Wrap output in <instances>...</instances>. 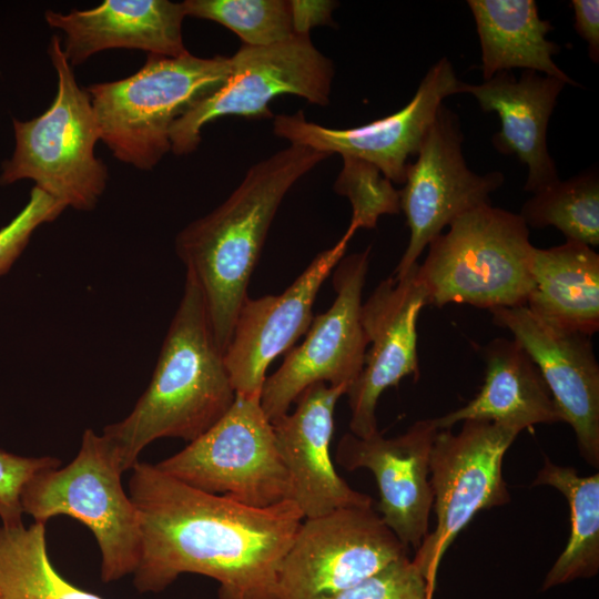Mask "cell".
Segmentation results:
<instances>
[{
    "instance_id": "obj_1",
    "label": "cell",
    "mask_w": 599,
    "mask_h": 599,
    "mask_svg": "<svg viewBox=\"0 0 599 599\" xmlns=\"http://www.w3.org/2000/svg\"><path fill=\"white\" fill-rule=\"evenodd\" d=\"M131 470L142 540L132 573L139 592H160L180 575L197 573L219 583V599H278L280 566L304 519L294 501L254 508L149 463Z\"/></svg>"
},
{
    "instance_id": "obj_2",
    "label": "cell",
    "mask_w": 599,
    "mask_h": 599,
    "mask_svg": "<svg viewBox=\"0 0 599 599\" xmlns=\"http://www.w3.org/2000/svg\"><path fill=\"white\" fill-rule=\"evenodd\" d=\"M328 156L290 144L253 164L222 204L177 233L175 252L200 287L223 354L278 206L291 187Z\"/></svg>"
},
{
    "instance_id": "obj_3",
    "label": "cell",
    "mask_w": 599,
    "mask_h": 599,
    "mask_svg": "<svg viewBox=\"0 0 599 599\" xmlns=\"http://www.w3.org/2000/svg\"><path fill=\"white\" fill-rule=\"evenodd\" d=\"M236 393L224 354L213 336L203 295L186 273L151 382L132 412L104 427L123 471L131 470L152 441L173 437L193 441L230 409Z\"/></svg>"
},
{
    "instance_id": "obj_4",
    "label": "cell",
    "mask_w": 599,
    "mask_h": 599,
    "mask_svg": "<svg viewBox=\"0 0 599 599\" xmlns=\"http://www.w3.org/2000/svg\"><path fill=\"white\" fill-rule=\"evenodd\" d=\"M231 72V57L148 54L134 74L87 88L100 140L119 161L152 170L171 151L173 123Z\"/></svg>"
},
{
    "instance_id": "obj_5",
    "label": "cell",
    "mask_w": 599,
    "mask_h": 599,
    "mask_svg": "<svg viewBox=\"0 0 599 599\" xmlns=\"http://www.w3.org/2000/svg\"><path fill=\"white\" fill-rule=\"evenodd\" d=\"M433 240L416 277L427 304H468L488 311L526 305L534 287L535 246L517 213L487 204L456 219Z\"/></svg>"
},
{
    "instance_id": "obj_6",
    "label": "cell",
    "mask_w": 599,
    "mask_h": 599,
    "mask_svg": "<svg viewBox=\"0 0 599 599\" xmlns=\"http://www.w3.org/2000/svg\"><path fill=\"white\" fill-rule=\"evenodd\" d=\"M48 54L58 77L55 97L41 115L13 119L16 148L2 164L0 183L30 179L65 207L91 211L108 182V169L94 153L99 126L90 95L78 84L60 37L52 35Z\"/></svg>"
},
{
    "instance_id": "obj_7",
    "label": "cell",
    "mask_w": 599,
    "mask_h": 599,
    "mask_svg": "<svg viewBox=\"0 0 599 599\" xmlns=\"http://www.w3.org/2000/svg\"><path fill=\"white\" fill-rule=\"evenodd\" d=\"M124 471L110 441L92 429L82 435L78 455L65 467L37 473L21 491L23 514L35 522L69 516L93 534L105 583L133 573L141 555L138 509L125 493Z\"/></svg>"
},
{
    "instance_id": "obj_8",
    "label": "cell",
    "mask_w": 599,
    "mask_h": 599,
    "mask_svg": "<svg viewBox=\"0 0 599 599\" xmlns=\"http://www.w3.org/2000/svg\"><path fill=\"white\" fill-rule=\"evenodd\" d=\"M155 466L191 487L248 507L291 500L290 476L257 397L236 395L210 429Z\"/></svg>"
},
{
    "instance_id": "obj_9",
    "label": "cell",
    "mask_w": 599,
    "mask_h": 599,
    "mask_svg": "<svg viewBox=\"0 0 599 599\" xmlns=\"http://www.w3.org/2000/svg\"><path fill=\"white\" fill-rule=\"evenodd\" d=\"M231 60L226 81L173 123L170 142L175 155L194 152L203 126L219 118H273L268 103L278 95L294 94L317 105L329 103L334 65L309 34H294L266 47L243 44Z\"/></svg>"
},
{
    "instance_id": "obj_10",
    "label": "cell",
    "mask_w": 599,
    "mask_h": 599,
    "mask_svg": "<svg viewBox=\"0 0 599 599\" xmlns=\"http://www.w3.org/2000/svg\"><path fill=\"white\" fill-rule=\"evenodd\" d=\"M521 430L485 420H465L461 429H438L429 459L437 525L413 558L435 586L439 562L456 536L483 509L510 500L502 458Z\"/></svg>"
},
{
    "instance_id": "obj_11",
    "label": "cell",
    "mask_w": 599,
    "mask_h": 599,
    "mask_svg": "<svg viewBox=\"0 0 599 599\" xmlns=\"http://www.w3.org/2000/svg\"><path fill=\"white\" fill-rule=\"evenodd\" d=\"M407 550L373 506L305 518L280 566L277 598L329 599Z\"/></svg>"
},
{
    "instance_id": "obj_12",
    "label": "cell",
    "mask_w": 599,
    "mask_h": 599,
    "mask_svg": "<svg viewBox=\"0 0 599 599\" xmlns=\"http://www.w3.org/2000/svg\"><path fill=\"white\" fill-rule=\"evenodd\" d=\"M369 253L370 246L338 262L333 304L313 317L305 339L288 349L278 369L265 378L260 402L270 422L287 414L300 394L313 384L345 386L348 390L358 378L368 345L361 308Z\"/></svg>"
},
{
    "instance_id": "obj_13",
    "label": "cell",
    "mask_w": 599,
    "mask_h": 599,
    "mask_svg": "<svg viewBox=\"0 0 599 599\" xmlns=\"http://www.w3.org/2000/svg\"><path fill=\"white\" fill-rule=\"evenodd\" d=\"M464 135L457 114L444 104L409 163L404 187L399 191L400 211L409 227L407 247L394 277H404L446 226L477 207L491 204L490 195L505 176L493 171L473 172L463 154Z\"/></svg>"
},
{
    "instance_id": "obj_14",
    "label": "cell",
    "mask_w": 599,
    "mask_h": 599,
    "mask_svg": "<svg viewBox=\"0 0 599 599\" xmlns=\"http://www.w3.org/2000/svg\"><path fill=\"white\" fill-rule=\"evenodd\" d=\"M463 81L447 58L427 71L412 100L400 110L367 124L331 129L306 120L303 111L273 116V132L290 144L375 165L392 183H404L409 158L417 154L444 99L460 93Z\"/></svg>"
},
{
    "instance_id": "obj_15",
    "label": "cell",
    "mask_w": 599,
    "mask_h": 599,
    "mask_svg": "<svg viewBox=\"0 0 599 599\" xmlns=\"http://www.w3.org/2000/svg\"><path fill=\"white\" fill-rule=\"evenodd\" d=\"M356 230L349 224L339 241L319 253L282 294L245 298L224 353L236 395L260 398L268 365L307 332L319 288Z\"/></svg>"
},
{
    "instance_id": "obj_16",
    "label": "cell",
    "mask_w": 599,
    "mask_h": 599,
    "mask_svg": "<svg viewBox=\"0 0 599 599\" xmlns=\"http://www.w3.org/2000/svg\"><path fill=\"white\" fill-rule=\"evenodd\" d=\"M417 265L402 278L382 281L362 304L361 321L369 348L358 378L346 393L349 428L357 437L378 432L376 406L385 389L398 386L406 376H419L417 322L428 304L416 277Z\"/></svg>"
},
{
    "instance_id": "obj_17",
    "label": "cell",
    "mask_w": 599,
    "mask_h": 599,
    "mask_svg": "<svg viewBox=\"0 0 599 599\" xmlns=\"http://www.w3.org/2000/svg\"><path fill=\"white\" fill-rule=\"evenodd\" d=\"M538 366L562 422L576 435L581 456L599 465V364L591 336L549 325L525 305L489 311Z\"/></svg>"
},
{
    "instance_id": "obj_18",
    "label": "cell",
    "mask_w": 599,
    "mask_h": 599,
    "mask_svg": "<svg viewBox=\"0 0 599 599\" xmlns=\"http://www.w3.org/2000/svg\"><path fill=\"white\" fill-rule=\"evenodd\" d=\"M437 432L433 418L422 419L392 438L379 432L366 438L346 433L336 448L339 466L348 471L366 468L373 473L379 491V516L407 548L415 550L429 534L434 501L429 459Z\"/></svg>"
},
{
    "instance_id": "obj_19",
    "label": "cell",
    "mask_w": 599,
    "mask_h": 599,
    "mask_svg": "<svg viewBox=\"0 0 599 599\" xmlns=\"http://www.w3.org/2000/svg\"><path fill=\"white\" fill-rule=\"evenodd\" d=\"M345 386L316 383L304 389L295 408L271 422L276 445L287 469L291 500L304 518L339 508L370 507V496L353 489L335 470L331 457L334 410Z\"/></svg>"
},
{
    "instance_id": "obj_20",
    "label": "cell",
    "mask_w": 599,
    "mask_h": 599,
    "mask_svg": "<svg viewBox=\"0 0 599 599\" xmlns=\"http://www.w3.org/2000/svg\"><path fill=\"white\" fill-rule=\"evenodd\" d=\"M182 2L106 0L89 10H47V23L64 34L63 53L73 68L108 49H136L179 58L190 53L183 41Z\"/></svg>"
},
{
    "instance_id": "obj_21",
    "label": "cell",
    "mask_w": 599,
    "mask_h": 599,
    "mask_svg": "<svg viewBox=\"0 0 599 599\" xmlns=\"http://www.w3.org/2000/svg\"><path fill=\"white\" fill-rule=\"evenodd\" d=\"M566 83L531 70H524L517 80L511 71H502L480 84L463 82L460 93L474 95L484 112H495L500 130L493 144L506 155H516L527 165L524 186L532 194L559 179L555 161L547 148V129L557 98Z\"/></svg>"
},
{
    "instance_id": "obj_22",
    "label": "cell",
    "mask_w": 599,
    "mask_h": 599,
    "mask_svg": "<svg viewBox=\"0 0 599 599\" xmlns=\"http://www.w3.org/2000/svg\"><path fill=\"white\" fill-rule=\"evenodd\" d=\"M484 384L465 406L433 418L438 429L465 420H485L520 430L562 422L551 393L526 349L516 341L497 337L483 348Z\"/></svg>"
},
{
    "instance_id": "obj_23",
    "label": "cell",
    "mask_w": 599,
    "mask_h": 599,
    "mask_svg": "<svg viewBox=\"0 0 599 599\" xmlns=\"http://www.w3.org/2000/svg\"><path fill=\"white\" fill-rule=\"evenodd\" d=\"M534 287L526 307L542 322L592 336L599 329V255L588 245L566 241L534 248Z\"/></svg>"
},
{
    "instance_id": "obj_24",
    "label": "cell",
    "mask_w": 599,
    "mask_h": 599,
    "mask_svg": "<svg viewBox=\"0 0 599 599\" xmlns=\"http://www.w3.org/2000/svg\"><path fill=\"white\" fill-rule=\"evenodd\" d=\"M481 49L485 80L511 69L531 70L578 85L552 60L560 47L547 40L550 21L535 0H468Z\"/></svg>"
},
{
    "instance_id": "obj_25",
    "label": "cell",
    "mask_w": 599,
    "mask_h": 599,
    "mask_svg": "<svg viewBox=\"0 0 599 599\" xmlns=\"http://www.w3.org/2000/svg\"><path fill=\"white\" fill-rule=\"evenodd\" d=\"M558 489L570 509V535L565 550L546 575L541 590L576 579L590 578L599 570V474L582 477L572 467L546 460L534 484Z\"/></svg>"
},
{
    "instance_id": "obj_26",
    "label": "cell",
    "mask_w": 599,
    "mask_h": 599,
    "mask_svg": "<svg viewBox=\"0 0 599 599\" xmlns=\"http://www.w3.org/2000/svg\"><path fill=\"white\" fill-rule=\"evenodd\" d=\"M0 599H103L64 579L47 550L45 524L0 526Z\"/></svg>"
},
{
    "instance_id": "obj_27",
    "label": "cell",
    "mask_w": 599,
    "mask_h": 599,
    "mask_svg": "<svg viewBox=\"0 0 599 599\" xmlns=\"http://www.w3.org/2000/svg\"><path fill=\"white\" fill-rule=\"evenodd\" d=\"M518 214L528 227L554 226L565 235L566 241L598 246V174L585 172L565 181L558 180L532 194Z\"/></svg>"
},
{
    "instance_id": "obj_28",
    "label": "cell",
    "mask_w": 599,
    "mask_h": 599,
    "mask_svg": "<svg viewBox=\"0 0 599 599\" xmlns=\"http://www.w3.org/2000/svg\"><path fill=\"white\" fill-rule=\"evenodd\" d=\"M186 17L206 19L233 31L248 47H266L294 35L290 1L185 0Z\"/></svg>"
},
{
    "instance_id": "obj_29",
    "label": "cell",
    "mask_w": 599,
    "mask_h": 599,
    "mask_svg": "<svg viewBox=\"0 0 599 599\" xmlns=\"http://www.w3.org/2000/svg\"><path fill=\"white\" fill-rule=\"evenodd\" d=\"M343 160L344 167L334 189L352 204L351 224L374 229L380 215L400 212L399 191L375 165L357 158Z\"/></svg>"
},
{
    "instance_id": "obj_30",
    "label": "cell",
    "mask_w": 599,
    "mask_h": 599,
    "mask_svg": "<svg viewBox=\"0 0 599 599\" xmlns=\"http://www.w3.org/2000/svg\"><path fill=\"white\" fill-rule=\"evenodd\" d=\"M435 586L408 556L329 599H433Z\"/></svg>"
},
{
    "instance_id": "obj_31",
    "label": "cell",
    "mask_w": 599,
    "mask_h": 599,
    "mask_svg": "<svg viewBox=\"0 0 599 599\" xmlns=\"http://www.w3.org/2000/svg\"><path fill=\"white\" fill-rule=\"evenodd\" d=\"M67 207L37 186L26 206L0 229V275L7 273L27 246L32 233L55 220Z\"/></svg>"
},
{
    "instance_id": "obj_32",
    "label": "cell",
    "mask_w": 599,
    "mask_h": 599,
    "mask_svg": "<svg viewBox=\"0 0 599 599\" xmlns=\"http://www.w3.org/2000/svg\"><path fill=\"white\" fill-rule=\"evenodd\" d=\"M54 457H22L0 449V518L3 526L22 524L21 491L37 473L59 467Z\"/></svg>"
},
{
    "instance_id": "obj_33",
    "label": "cell",
    "mask_w": 599,
    "mask_h": 599,
    "mask_svg": "<svg viewBox=\"0 0 599 599\" xmlns=\"http://www.w3.org/2000/svg\"><path fill=\"white\" fill-rule=\"evenodd\" d=\"M291 14L295 34H309L315 26H333L332 11L337 2L329 0H291Z\"/></svg>"
},
{
    "instance_id": "obj_34",
    "label": "cell",
    "mask_w": 599,
    "mask_h": 599,
    "mask_svg": "<svg viewBox=\"0 0 599 599\" xmlns=\"http://www.w3.org/2000/svg\"><path fill=\"white\" fill-rule=\"evenodd\" d=\"M576 32L588 43L593 62L599 60V1L572 0Z\"/></svg>"
}]
</instances>
